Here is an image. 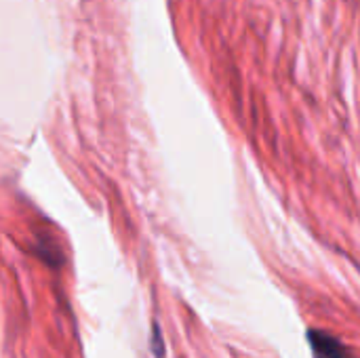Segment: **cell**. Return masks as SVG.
<instances>
[{"instance_id":"1","label":"cell","mask_w":360,"mask_h":358,"mask_svg":"<svg viewBox=\"0 0 360 358\" xmlns=\"http://www.w3.org/2000/svg\"><path fill=\"white\" fill-rule=\"evenodd\" d=\"M308 338H310V342H312L316 354L321 358H346L344 348H342L335 340H331L329 335H323V333H316V331H314V333H310Z\"/></svg>"}]
</instances>
